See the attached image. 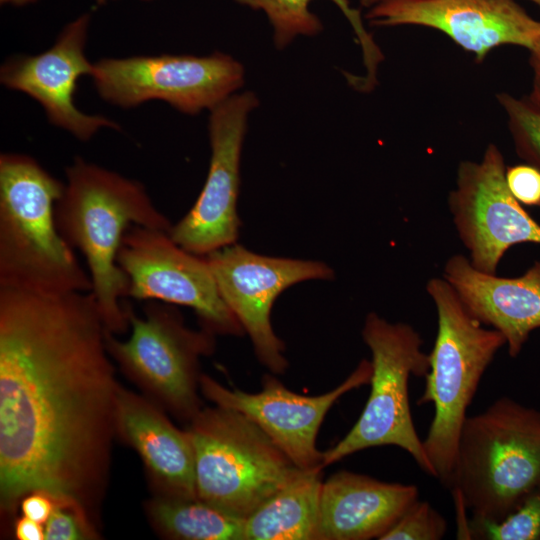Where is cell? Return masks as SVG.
Instances as JSON below:
<instances>
[{"mask_svg": "<svg viewBox=\"0 0 540 540\" xmlns=\"http://www.w3.org/2000/svg\"><path fill=\"white\" fill-rule=\"evenodd\" d=\"M371 375V362L362 360L335 389L318 396L297 394L271 375H265L257 393L226 388L207 375H200L199 387L215 405L252 420L298 468L310 470L323 469L316 439L327 412L345 393L369 384Z\"/></svg>", "mask_w": 540, "mask_h": 540, "instance_id": "14", "label": "cell"}, {"mask_svg": "<svg viewBox=\"0 0 540 540\" xmlns=\"http://www.w3.org/2000/svg\"><path fill=\"white\" fill-rule=\"evenodd\" d=\"M15 536L19 540H43L44 526L22 515L15 523Z\"/></svg>", "mask_w": 540, "mask_h": 540, "instance_id": "30", "label": "cell"}, {"mask_svg": "<svg viewBox=\"0 0 540 540\" xmlns=\"http://www.w3.org/2000/svg\"><path fill=\"white\" fill-rule=\"evenodd\" d=\"M39 0H0V3L2 5H10V6H16V7H21V6H26V5H29V4H33L35 2H37Z\"/></svg>", "mask_w": 540, "mask_h": 540, "instance_id": "31", "label": "cell"}, {"mask_svg": "<svg viewBox=\"0 0 540 540\" xmlns=\"http://www.w3.org/2000/svg\"><path fill=\"white\" fill-rule=\"evenodd\" d=\"M151 518L167 536L185 540H245V518L199 498L160 496Z\"/></svg>", "mask_w": 540, "mask_h": 540, "instance_id": "22", "label": "cell"}, {"mask_svg": "<svg viewBox=\"0 0 540 540\" xmlns=\"http://www.w3.org/2000/svg\"><path fill=\"white\" fill-rule=\"evenodd\" d=\"M322 470H303L247 516L245 540H317Z\"/></svg>", "mask_w": 540, "mask_h": 540, "instance_id": "20", "label": "cell"}, {"mask_svg": "<svg viewBox=\"0 0 540 540\" xmlns=\"http://www.w3.org/2000/svg\"><path fill=\"white\" fill-rule=\"evenodd\" d=\"M504 157L489 144L480 162L458 168L456 188L449 196L454 224L479 271L496 274L508 248L540 243V225L530 217L506 183Z\"/></svg>", "mask_w": 540, "mask_h": 540, "instance_id": "13", "label": "cell"}, {"mask_svg": "<svg viewBox=\"0 0 540 540\" xmlns=\"http://www.w3.org/2000/svg\"><path fill=\"white\" fill-rule=\"evenodd\" d=\"M65 182L36 159L0 155V288L41 294L90 292L89 273L60 234L55 206Z\"/></svg>", "mask_w": 540, "mask_h": 540, "instance_id": "3", "label": "cell"}, {"mask_svg": "<svg viewBox=\"0 0 540 540\" xmlns=\"http://www.w3.org/2000/svg\"><path fill=\"white\" fill-rule=\"evenodd\" d=\"M91 17L83 13L67 23L47 50L14 55L0 69V82L26 94L42 107L53 126L86 142L100 130H119L105 115L83 112L75 103L79 80L89 76L94 62L86 54Z\"/></svg>", "mask_w": 540, "mask_h": 540, "instance_id": "15", "label": "cell"}, {"mask_svg": "<svg viewBox=\"0 0 540 540\" xmlns=\"http://www.w3.org/2000/svg\"><path fill=\"white\" fill-rule=\"evenodd\" d=\"M139 1L150 2V1H154V0H139Z\"/></svg>", "mask_w": 540, "mask_h": 540, "instance_id": "35", "label": "cell"}, {"mask_svg": "<svg viewBox=\"0 0 540 540\" xmlns=\"http://www.w3.org/2000/svg\"><path fill=\"white\" fill-rule=\"evenodd\" d=\"M444 278L471 316L504 336L511 357L540 328V261L520 277L505 278L479 271L466 257L454 255L445 265Z\"/></svg>", "mask_w": 540, "mask_h": 540, "instance_id": "17", "label": "cell"}, {"mask_svg": "<svg viewBox=\"0 0 540 540\" xmlns=\"http://www.w3.org/2000/svg\"><path fill=\"white\" fill-rule=\"evenodd\" d=\"M205 257L223 300L249 335L260 362L273 373H283L285 346L271 325L272 305L296 283L332 279V269L318 261L259 255L235 243Z\"/></svg>", "mask_w": 540, "mask_h": 540, "instance_id": "11", "label": "cell"}, {"mask_svg": "<svg viewBox=\"0 0 540 540\" xmlns=\"http://www.w3.org/2000/svg\"><path fill=\"white\" fill-rule=\"evenodd\" d=\"M115 429L138 452L165 495L198 498L195 457L188 431H181L148 400L120 387Z\"/></svg>", "mask_w": 540, "mask_h": 540, "instance_id": "19", "label": "cell"}, {"mask_svg": "<svg viewBox=\"0 0 540 540\" xmlns=\"http://www.w3.org/2000/svg\"><path fill=\"white\" fill-rule=\"evenodd\" d=\"M518 153L540 169V110L526 98L497 94Z\"/></svg>", "mask_w": 540, "mask_h": 540, "instance_id": "24", "label": "cell"}, {"mask_svg": "<svg viewBox=\"0 0 540 540\" xmlns=\"http://www.w3.org/2000/svg\"><path fill=\"white\" fill-rule=\"evenodd\" d=\"M447 521L427 501H415L380 540H440Z\"/></svg>", "mask_w": 540, "mask_h": 540, "instance_id": "25", "label": "cell"}, {"mask_svg": "<svg viewBox=\"0 0 540 540\" xmlns=\"http://www.w3.org/2000/svg\"><path fill=\"white\" fill-rule=\"evenodd\" d=\"M131 334L122 341L106 332L110 356L175 415L189 421L199 412V358L213 351L214 333L188 328L171 304L148 301L144 316L129 305Z\"/></svg>", "mask_w": 540, "mask_h": 540, "instance_id": "9", "label": "cell"}, {"mask_svg": "<svg viewBox=\"0 0 540 540\" xmlns=\"http://www.w3.org/2000/svg\"><path fill=\"white\" fill-rule=\"evenodd\" d=\"M540 8V0H530Z\"/></svg>", "mask_w": 540, "mask_h": 540, "instance_id": "34", "label": "cell"}, {"mask_svg": "<svg viewBox=\"0 0 540 540\" xmlns=\"http://www.w3.org/2000/svg\"><path fill=\"white\" fill-rule=\"evenodd\" d=\"M427 291L436 306L438 327L418 404L434 406L423 444L436 479L450 490L467 409L485 371L506 340L499 331L484 328L471 316L445 279H431Z\"/></svg>", "mask_w": 540, "mask_h": 540, "instance_id": "5", "label": "cell"}, {"mask_svg": "<svg viewBox=\"0 0 540 540\" xmlns=\"http://www.w3.org/2000/svg\"><path fill=\"white\" fill-rule=\"evenodd\" d=\"M54 502L53 511L44 524L46 540H83L96 536L84 505L72 500Z\"/></svg>", "mask_w": 540, "mask_h": 540, "instance_id": "26", "label": "cell"}, {"mask_svg": "<svg viewBox=\"0 0 540 540\" xmlns=\"http://www.w3.org/2000/svg\"><path fill=\"white\" fill-rule=\"evenodd\" d=\"M117 263L129 278V297L189 307L214 334L244 332L223 300L206 257L181 247L169 230L131 226Z\"/></svg>", "mask_w": 540, "mask_h": 540, "instance_id": "10", "label": "cell"}, {"mask_svg": "<svg viewBox=\"0 0 540 540\" xmlns=\"http://www.w3.org/2000/svg\"><path fill=\"white\" fill-rule=\"evenodd\" d=\"M257 105L253 92H236L210 111L211 157L205 184L193 207L169 230L191 253L206 256L238 238L241 151L249 114Z\"/></svg>", "mask_w": 540, "mask_h": 540, "instance_id": "12", "label": "cell"}, {"mask_svg": "<svg viewBox=\"0 0 540 540\" xmlns=\"http://www.w3.org/2000/svg\"><path fill=\"white\" fill-rule=\"evenodd\" d=\"M65 189L55 206L58 230L85 258L91 293L106 329L122 334L129 328V278L117 263L126 231L133 225L170 230L138 180L75 157L65 170Z\"/></svg>", "mask_w": 540, "mask_h": 540, "instance_id": "2", "label": "cell"}, {"mask_svg": "<svg viewBox=\"0 0 540 540\" xmlns=\"http://www.w3.org/2000/svg\"><path fill=\"white\" fill-rule=\"evenodd\" d=\"M91 292L0 288V495L84 505L100 480L120 386Z\"/></svg>", "mask_w": 540, "mask_h": 540, "instance_id": "1", "label": "cell"}, {"mask_svg": "<svg viewBox=\"0 0 540 540\" xmlns=\"http://www.w3.org/2000/svg\"><path fill=\"white\" fill-rule=\"evenodd\" d=\"M368 9L371 25L439 30L478 61L502 45L529 50L540 36V21L514 0H383Z\"/></svg>", "mask_w": 540, "mask_h": 540, "instance_id": "16", "label": "cell"}, {"mask_svg": "<svg viewBox=\"0 0 540 540\" xmlns=\"http://www.w3.org/2000/svg\"><path fill=\"white\" fill-rule=\"evenodd\" d=\"M383 0H360L362 6L370 8Z\"/></svg>", "mask_w": 540, "mask_h": 540, "instance_id": "32", "label": "cell"}, {"mask_svg": "<svg viewBox=\"0 0 540 540\" xmlns=\"http://www.w3.org/2000/svg\"><path fill=\"white\" fill-rule=\"evenodd\" d=\"M418 495L416 485L338 471L322 483L317 540H380Z\"/></svg>", "mask_w": 540, "mask_h": 540, "instance_id": "18", "label": "cell"}, {"mask_svg": "<svg viewBox=\"0 0 540 540\" xmlns=\"http://www.w3.org/2000/svg\"><path fill=\"white\" fill-rule=\"evenodd\" d=\"M362 336L372 355L370 394L351 430L323 452L322 467L364 449L392 445L436 478L409 403L410 377H425L430 366L429 355L421 351L419 333L408 324L390 323L372 312L365 319Z\"/></svg>", "mask_w": 540, "mask_h": 540, "instance_id": "7", "label": "cell"}, {"mask_svg": "<svg viewBox=\"0 0 540 540\" xmlns=\"http://www.w3.org/2000/svg\"><path fill=\"white\" fill-rule=\"evenodd\" d=\"M97 5H104L108 4L109 2L115 1V0H93Z\"/></svg>", "mask_w": 540, "mask_h": 540, "instance_id": "33", "label": "cell"}, {"mask_svg": "<svg viewBox=\"0 0 540 540\" xmlns=\"http://www.w3.org/2000/svg\"><path fill=\"white\" fill-rule=\"evenodd\" d=\"M20 504L23 516L44 525L53 511L55 502L48 494L36 491L26 495Z\"/></svg>", "mask_w": 540, "mask_h": 540, "instance_id": "28", "label": "cell"}, {"mask_svg": "<svg viewBox=\"0 0 540 540\" xmlns=\"http://www.w3.org/2000/svg\"><path fill=\"white\" fill-rule=\"evenodd\" d=\"M509 191L520 203L540 206V169L532 165H516L506 169Z\"/></svg>", "mask_w": 540, "mask_h": 540, "instance_id": "27", "label": "cell"}, {"mask_svg": "<svg viewBox=\"0 0 540 540\" xmlns=\"http://www.w3.org/2000/svg\"><path fill=\"white\" fill-rule=\"evenodd\" d=\"M529 51V64L532 69V86L526 99L540 110V36Z\"/></svg>", "mask_w": 540, "mask_h": 540, "instance_id": "29", "label": "cell"}, {"mask_svg": "<svg viewBox=\"0 0 540 540\" xmlns=\"http://www.w3.org/2000/svg\"><path fill=\"white\" fill-rule=\"evenodd\" d=\"M540 490V410L500 397L467 416L450 491L474 522H495Z\"/></svg>", "mask_w": 540, "mask_h": 540, "instance_id": "4", "label": "cell"}, {"mask_svg": "<svg viewBox=\"0 0 540 540\" xmlns=\"http://www.w3.org/2000/svg\"><path fill=\"white\" fill-rule=\"evenodd\" d=\"M197 497L246 518L303 470L252 420L220 407L200 409L188 428Z\"/></svg>", "mask_w": 540, "mask_h": 540, "instance_id": "6", "label": "cell"}, {"mask_svg": "<svg viewBox=\"0 0 540 540\" xmlns=\"http://www.w3.org/2000/svg\"><path fill=\"white\" fill-rule=\"evenodd\" d=\"M243 65L228 54H160L102 58L90 74L98 95L122 109L162 101L189 115L211 111L244 83Z\"/></svg>", "mask_w": 540, "mask_h": 540, "instance_id": "8", "label": "cell"}, {"mask_svg": "<svg viewBox=\"0 0 540 540\" xmlns=\"http://www.w3.org/2000/svg\"><path fill=\"white\" fill-rule=\"evenodd\" d=\"M239 4L261 10L273 28L276 47L284 48L298 36H315L323 29L319 17L309 6L313 0H235ZM351 24L361 47L366 73L361 77H351L350 83L357 90L368 92L377 84V71L383 61V54L372 35L365 29L360 11L353 8L348 0H330Z\"/></svg>", "mask_w": 540, "mask_h": 540, "instance_id": "21", "label": "cell"}, {"mask_svg": "<svg viewBox=\"0 0 540 540\" xmlns=\"http://www.w3.org/2000/svg\"><path fill=\"white\" fill-rule=\"evenodd\" d=\"M475 538L489 540L540 539V490L529 494L512 512L495 522L471 521Z\"/></svg>", "mask_w": 540, "mask_h": 540, "instance_id": "23", "label": "cell"}]
</instances>
